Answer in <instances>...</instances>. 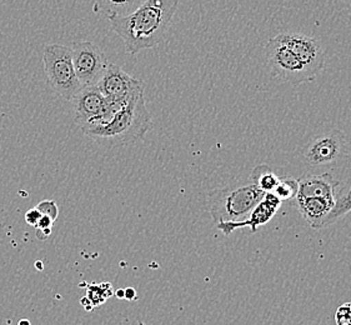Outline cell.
Returning <instances> with one entry per match:
<instances>
[{
    "label": "cell",
    "instance_id": "obj_23",
    "mask_svg": "<svg viewBox=\"0 0 351 325\" xmlns=\"http://www.w3.org/2000/svg\"><path fill=\"white\" fill-rule=\"evenodd\" d=\"M51 234V230H36V238L39 241H47Z\"/></svg>",
    "mask_w": 351,
    "mask_h": 325
},
{
    "label": "cell",
    "instance_id": "obj_12",
    "mask_svg": "<svg viewBox=\"0 0 351 325\" xmlns=\"http://www.w3.org/2000/svg\"><path fill=\"white\" fill-rule=\"evenodd\" d=\"M340 182L335 180L330 173L310 174L299 179V191L296 198L334 199ZM295 198V199H296Z\"/></svg>",
    "mask_w": 351,
    "mask_h": 325
},
{
    "label": "cell",
    "instance_id": "obj_7",
    "mask_svg": "<svg viewBox=\"0 0 351 325\" xmlns=\"http://www.w3.org/2000/svg\"><path fill=\"white\" fill-rule=\"evenodd\" d=\"M75 123L83 133L93 128L106 125L117 113L98 86H85L71 100Z\"/></svg>",
    "mask_w": 351,
    "mask_h": 325
},
{
    "label": "cell",
    "instance_id": "obj_24",
    "mask_svg": "<svg viewBox=\"0 0 351 325\" xmlns=\"http://www.w3.org/2000/svg\"><path fill=\"white\" fill-rule=\"evenodd\" d=\"M124 290H125V299H128V300H134L136 298V293H135V290L133 288Z\"/></svg>",
    "mask_w": 351,
    "mask_h": 325
},
{
    "label": "cell",
    "instance_id": "obj_28",
    "mask_svg": "<svg viewBox=\"0 0 351 325\" xmlns=\"http://www.w3.org/2000/svg\"><path fill=\"white\" fill-rule=\"evenodd\" d=\"M19 325H30V323H29V320H27V319H21V322H19Z\"/></svg>",
    "mask_w": 351,
    "mask_h": 325
},
{
    "label": "cell",
    "instance_id": "obj_19",
    "mask_svg": "<svg viewBox=\"0 0 351 325\" xmlns=\"http://www.w3.org/2000/svg\"><path fill=\"white\" fill-rule=\"evenodd\" d=\"M36 209L42 213V215L49 217L50 219H53L54 221H56L58 214H59L58 205H56L54 200H43L39 204L36 205Z\"/></svg>",
    "mask_w": 351,
    "mask_h": 325
},
{
    "label": "cell",
    "instance_id": "obj_25",
    "mask_svg": "<svg viewBox=\"0 0 351 325\" xmlns=\"http://www.w3.org/2000/svg\"><path fill=\"white\" fill-rule=\"evenodd\" d=\"M341 7L344 8L345 12H346L351 18V0L350 1H343V3H341Z\"/></svg>",
    "mask_w": 351,
    "mask_h": 325
},
{
    "label": "cell",
    "instance_id": "obj_26",
    "mask_svg": "<svg viewBox=\"0 0 351 325\" xmlns=\"http://www.w3.org/2000/svg\"><path fill=\"white\" fill-rule=\"evenodd\" d=\"M114 294H115V296H117V297L121 298V299H123V298H125V290H124V289L117 290V291H115V293H114Z\"/></svg>",
    "mask_w": 351,
    "mask_h": 325
},
{
    "label": "cell",
    "instance_id": "obj_14",
    "mask_svg": "<svg viewBox=\"0 0 351 325\" xmlns=\"http://www.w3.org/2000/svg\"><path fill=\"white\" fill-rule=\"evenodd\" d=\"M351 212V179L344 183L339 184L335 191V205L330 214L324 221L323 228L337 223V220L344 218L348 213Z\"/></svg>",
    "mask_w": 351,
    "mask_h": 325
},
{
    "label": "cell",
    "instance_id": "obj_15",
    "mask_svg": "<svg viewBox=\"0 0 351 325\" xmlns=\"http://www.w3.org/2000/svg\"><path fill=\"white\" fill-rule=\"evenodd\" d=\"M249 183L253 184L254 186H256L264 194H269L274 193L275 188L279 183V177L267 165L260 164L252 170Z\"/></svg>",
    "mask_w": 351,
    "mask_h": 325
},
{
    "label": "cell",
    "instance_id": "obj_2",
    "mask_svg": "<svg viewBox=\"0 0 351 325\" xmlns=\"http://www.w3.org/2000/svg\"><path fill=\"white\" fill-rule=\"evenodd\" d=\"M145 88L135 93L127 106L114 114L106 125L84 132L86 136L104 148L112 149L143 142L153 128V118L145 103Z\"/></svg>",
    "mask_w": 351,
    "mask_h": 325
},
{
    "label": "cell",
    "instance_id": "obj_20",
    "mask_svg": "<svg viewBox=\"0 0 351 325\" xmlns=\"http://www.w3.org/2000/svg\"><path fill=\"white\" fill-rule=\"evenodd\" d=\"M337 325H351V303H344L337 308L335 314Z\"/></svg>",
    "mask_w": 351,
    "mask_h": 325
},
{
    "label": "cell",
    "instance_id": "obj_11",
    "mask_svg": "<svg viewBox=\"0 0 351 325\" xmlns=\"http://www.w3.org/2000/svg\"><path fill=\"white\" fill-rule=\"evenodd\" d=\"M281 202L275 197L273 193L265 194L259 204L255 206L252 214L243 221H232V223H220L218 229L225 235H230L239 228L250 226L252 233H256L258 228L265 226L270 220L273 219L275 214L280 209Z\"/></svg>",
    "mask_w": 351,
    "mask_h": 325
},
{
    "label": "cell",
    "instance_id": "obj_10",
    "mask_svg": "<svg viewBox=\"0 0 351 325\" xmlns=\"http://www.w3.org/2000/svg\"><path fill=\"white\" fill-rule=\"evenodd\" d=\"M276 38L293 51L311 75L316 78V75L323 71L325 51L319 39L302 33H282Z\"/></svg>",
    "mask_w": 351,
    "mask_h": 325
},
{
    "label": "cell",
    "instance_id": "obj_9",
    "mask_svg": "<svg viewBox=\"0 0 351 325\" xmlns=\"http://www.w3.org/2000/svg\"><path fill=\"white\" fill-rule=\"evenodd\" d=\"M115 112L127 106L134 94L145 88L141 79L133 78L115 64L108 65L106 74L97 85Z\"/></svg>",
    "mask_w": 351,
    "mask_h": 325
},
{
    "label": "cell",
    "instance_id": "obj_21",
    "mask_svg": "<svg viewBox=\"0 0 351 325\" xmlns=\"http://www.w3.org/2000/svg\"><path fill=\"white\" fill-rule=\"evenodd\" d=\"M42 213L39 212L36 208H32L29 209L28 212L25 213V221L28 223L29 226H36L38 221L42 218Z\"/></svg>",
    "mask_w": 351,
    "mask_h": 325
},
{
    "label": "cell",
    "instance_id": "obj_4",
    "mask_svg": "<svg viewBox=\"0 0 351 325\" xmlns=\"http://www.w3.org/2000/svg\"><path fill=\"white\" fill-rule=\"evenodd\" d=\"M348 141L339 129H331L313 136L300 149L302 162L315 171L324 174L337 170L348 160Z\"/></svg>",
    "mask_w": 351,
    "mask_h": 325
},
{
    "label": "cell",
    "instance_id": "obj_5",
    "mask_svg": "<svg viewBox=\"0 0 351 325\" xmlns=\"http://www.w3.org/2000/svg\"><path fill=\"white\" fill-rule=\"evenodd\" d=\"M44 71L50 86L64 100L71 101L83 89L71 58V47L62 44H48L43 54Z\"/></svg>",
    "mask_w": 351,
    "mask_h": 325
},
{
    "label": "cell",
    "instance_id": "obj_27",
    "mask_svg": "<svg viewBox=\"0 0 351 325\" xmlns=\"http://www.w3.org/2000/svg\"><path fill=\"white\" fill-rule=\"evenodd\" d=\"M348 162L350 164L351 167V144L348 145Z\"/></svg>",
    "mask_w": 351,
    "mask_h": 325
},
{
    "label": "cell",
    "instance_id": "obj_3",
    "mask_svg": "<svg viewBox=\"0 0 351 325\" xmlns=\"http://www.w3.org/2000/svg\"><path fill=\"white\" fill-rule=\"evenodd\" d=\"M264 193L253 184L234 183L208 195L209 213L214 223H232L245 220L264 198Z\"/></svg>",
    "mask_w": 351,
    "mask_h": 325
},
{
    "label": "cell",
    "instance_id": "obj_13",
    "mask_svg": "<svg viewBox=\"0 0 351 325\" xmlns=\"http://www.w3.org/2000/svg\"><path fill=\"white\" fill-rule=\"evenodd\" d=\"M294 202L302 218L314 229H323L324 221L335 205L334 199L296 198Z\"/></svg>",
    "mask_w": 351,
    "mask_h": 325
},
{
    "label": "cell",
    "instance_id": "obj_17",
    "mask_svg": "<svg viewBox=\"0 0 351 325\" xmlns=\"http://www.w3.org/2000/svg\"><path fill=\"white\" fill-rule=\"evenodd\" d=\"M143 1H98L94 5V10L106 15V18L112 15H129L128 10H136Z\"/></svg>",
    "mask_w": 351,
    "mask_h": 325
},
{
    "label": "cell",
    "instance_id": "obj_16",
    "mask_svg": "<svg viewBox=\"0 0 351 325\" xmlns=\"http://www.w3.org/2000/svg\"><path fill=\"white\" fill-rule=\"evenodd\" d=\"M86 289H88V296L83 298L82 304L84 305L85 309L88 311H92L95 306L104 304L109 298L114 296L112 284L109 283L86 285Z\"/></svg>",
    "mask_w": 351,
    "mask_h": 325
},
{
    "label": "cell",
    "instance_id": "obj_29",
    "mask_svg": "<svg viewBox=\"0 0 351 325\" xmlns=\"http://www.w3.org/2000/svg\"><path fill=\"white\" fill-rule=\"evenodd\" d=\"M139 325H147L145 323H143V322H139Z\"/></svg>",
    "mask_w": 351,
    "mask_h": 325
},
{
    "label": "cell",
    "instance_id": "obj_18",
    "mask_svg": "<svg viewBox=\"0 0 351 325\" xmlns=\"http://www.w3.org/2000/svg\"><path fill=\"white\" fill-rule=\"evenodd\" d=\"M299 191V179L291 177L279 178V183L275 188L274 194L280 202L295 200Z\"/></svg>",
    "mask_w": 351,
    "mask_h": 325
},
{
    "label": "cell",
    "instance_id": "obj_1",
    "mask_svg": "<svg viewBox=\"0 0 351 325\" xmlns=\"http://www.w3.org/2000/svg\"><path fill=\"white\" fill-rule=\"evenodd\" d=\"M178 5V0H147L129 15L108 19L112 32L124 40L128 53L135 56L165 39Z\"/></svg>",
    "mask_w": 351,
    "mask_h": 325
},
{
    "label": "cell",
    "instance_id": "obj_6",
    "mask_svg": "<svg viewBox=\"0 0 351 325\" xmlns=\"http://www.w3.org/2000/svg\"><path fill=\"white\" fill-rule=\"evenodd\" d=\"M269 73L284 83L299 85L313 82L315 77L304 68L293 51L275 36L270 39L264 49Z\"/></svg>",
    "mask_w": 351,
    "mask_h": 325
},
{
    "label": "cell",
    "instance_id": "obj_8",
    "mask_svg": "<svg viewBox=\"0 0 351 325\" xmlns=\"http://www.w3.org/2000/svg\"><path fill=\"white\" fill-rule=\"evenodd\" d=\"M71 58L80 84L97 86L108 69V59L104 51L93 42H75L71 44Z\"/></svg>",
    "mask_w": 351,
    "mask_h": 325
},
{
    "label": "cell",
    "instance_id": "obj_22",
    "mask_svg": "<svg viewBox=\"0 0 351 325\" xmlns=\"http://www.w3.org/2000/svg\"><path fill=\"white\" fill-rule=\"evenodd\" d=\"M54 223H56V221L53 219H50L49 217L43 215L40 220L38 221V224H36V230H51Z\"/></svg>",
    "mask_w": 351,
    "mask_h": 325
}]
</instances>
